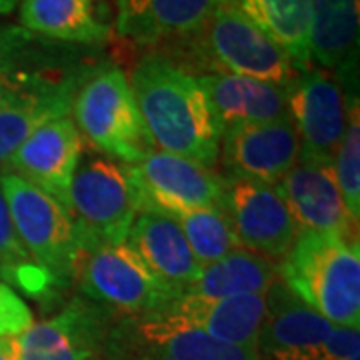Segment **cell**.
<instances>
[{
    "label": "cell",
    "instance_id": "6da1fadb",
    "mask_svg": "<svg viewBox=\"0 0 360 360\" xmlns=\"http://www.w3.org/2000/svg\"><path fill=\"white\" fill-rule=\"evenodd\" d=\"M129 82L158 150L208 168L219 162L222 132L193 72L165 54H148L132 70Z\"/></svg>",
    "mask_w": 360,
    "mask_h": 360
},
{
    "label": "cell",
    "instance_id": "7a4b0ae2",
    "mask_svg": "<svg viewBox=\"0 0 360 360\" xmlns=\"http://www.w3.org/2000/svg\"><path fill=\"white\" fill-rule=\"evenodd\" d=\"M278 278L333 326L360 328L359 243L300 231L278 266Z\"/></svg>",
    "mask_w": 360,
    "mask_h": 360
},
{
    "label": "cell",
    "instance_id": "3957f363",
    "mask_svg": "<svg viewBox=\"0 0 360 360\" xmlns=\"http://www.w3.org/2000/svg\"><path fill=\"white\" fill-rule=\"evenodd\" d=\"M80 136L122 165H139L155 150L124 70L92 72L78 89L72 110Z\"/></svg>",
    "mask_w": 360,
    "mask_h": 360
},
{
    "label": "cell",
    "instance_id": "277c9868",
    "mask_svg": "<svg viewBox=\"0 0 360 360\" xmlns=\"http://www.w3.org/2000/svg\"><path fill=\"white\" fill-rule=\"evenodd\" d=\"M141 210L129 165L103 156L78 162L68 191V212L78 252L98 245L127 243Z\"/></svg>",
    "mask_w": 360,
    "mask_h": 360
},
{
    "label": "cell",
    "instance_id": "5b68a950",
    "mask_svg": "<svg viewBox=\"0 0 360 360\" xmlns=\"http://www.w3.org/2000/svg\"><path fill=\"white\" fill-rule=\"evenodd\" d=\"M180 46L196 54L200 63H208L214 72L255 78L281 89H288L300 75L269 34L226 2L220 4L198 37Z\"/></svg>",
    "mask_w": 360,
    "mask_h": 360
},
{
    "label": "cell",
    "instance_id": "8992f818",
    "mask_svg": "<svg viewBox=\"0 0 360 360\" xmlns=\"http://www.w3.org/2000/svg\"><path fill=\"white\" fill-rule=\"evenodd\" d=\"M0 191L8 206L14 231L32 262L51 281L52 288L75 278L78 246L70 212L52 196L14 174H0Z\"/></svg>",
    "mask_w": 360,
    "mask_h": 360
},
{
    "label": "cell",
    "instance_id": "52a82bcc",
    "mask_svg": "<svg viewBox=\"0 0 360 360\" xmlns=\"http://www.w3.org/2000/svg\"><path fill=\"white\" fill-rule=\"evenodd\" d=\"M75 276L84 298L127 319L160 314L179 296L156 278L129 243L80 250Z\"/></svg>",
    "mask_w": 360,
    "mask_h": 360
},
{
    "label": "cell",
    "instance_id": "ba28073f",
    "mask_svg": "<svg viewBox=\"0 0 360 360\" xmlns=\"http://www.w3.org/2000/svg\"><path fill=\"white\" fill-rule=\"evenodd\" d=\"M104 350L110 360H262L257 348L222 342L162 314L127 319L110 328Z\"/></svg>",
    "mask_w": 360,
    "mask_h": 360
},
{
    "label": "cell",
    "instance_id": "9c48e42d",
    "mask_svg": "<svg viewBox=\"0 0 360 360\" xmlns=\"http://www.w3.org/2000/svg\"><path fill=\"white\" fill-rule=\"evenodd\" d=\"M75 46L40 39L18 25H0V106L30 90L98 70Z\"/></svg>",
    "mask_w": 360,
    "mask_h": 360
},
{
    "label": "cell",
    "instance_id": "30bf717a",
    "mask_svg": "<svg viewBox=\"0 0 360 360\" xmlns=\"http://www.w3.org/2000/svg\"><path fill=\"white\" fill-rule=\"evenodd\" d=\"M220 208L245 250L264 258H284L295 245L298 226L276 184L224 179Z\"/></svg>",
    "mask_w": 360,
    "mask_h": 360
},
{
    "label": "cell",
    "instance_id": "8fae6325",
    "mask_svg": "<svg viewBox=\"0 0 360 360\" xmlns=\"http://www.w3.org/2000/svg\"><path fill=\"white\" fill-rule=\"evenodd\" d=\"M129 168L141 210H155L170 219L184 210L222 205L224 179L188 158L155 148Z\"/></svg>",
    "mask_w": 360,
    "mask_h": 360
},
{
    "label": "cell",
    "instance_id": "7c38bea8",
    "mask_svg": "<svg viewBox=\"0 0 360 360\" xmlns=\"http://www.w3.org/2000/svg\"><path fill=\"white\" fill-rule=\"evenodd\" d=\"M112 319V310L75 298L54 316L32 322L14 336L18 360H98Z\"/></svg>",
    "mask_w": 360,
    "mask_h": 360
},
{
    "label": "cell",
    "instance_id": "4fadbf2b",
    "mask_svg": "<svg viewBox=\"0 0 360 360\" xmlns=\"http://www.w3.org/2000/svg\"><path fill=\"white\" fill-rule=\"evenodd\" d=\"M286 104L300 139V156L333 162L348 110L338 80L322 68H309L286 89Z\"/></svg>",
    "mask_w": 360,
    "mask_h": 360
},
{
    "label": "cell",
    "instance_id": "5bb4252c",
    "mask_svg": "<svg viewBox=\"0 0 360 360\" xmlns=\"http://www.w3.org/2000/svg\"><path fill=\"white\" fill-rule=\"evenodd\" d=\"M276 186L298 232H330L340 234L350 243H359V220L350 217L345 205L333 162L300 156Z\"/></svg>",
    "mask_w": 360,
    "mask_h": 360
},
{
    "label": "cell",
    "instance_id": "9a60e30c",
    "mask_svg": "<svg viewBox=\"0 0 360 360\" xmlns=\"http://www.w3.org/2000/svg\"><path fill=\"white\" fill-rule=\"evenodd\" d=\"M82 136L70 116L56 118L26 139L2 167L68 210L70 180L80 162Z\"/></svg>",
    "mask_w": 360,
    "mask_h": 360
},
{
    "label": "cell",
    "instance_id": "2e32d148",
    "mask_svg": "<svg viewBox=\"0 0 360 360\" xmlns=\"http://www.w3.org/2000/svg\"><path fill=\"white\" fill-rule=\"evenodd\" d=\"M220 156L236 179L278 184L300 158V139L292 118L246 124L222 132Z\"/></svg>",
    "mask_w": 360,
    "mask_h": 360
},
{
    "label": "cell",
    "instance_id": "e0dca14e",
    "mask_svg": "<svg viewBox=\"0 0 360 360\" xmlns=\"http://www.w3.org/2000/svg\"><path fill=\"white\" fill-rule=\"evenodd\" d=\"M266 312L257 350L262 360H307L335 328L276 278L264 295Z\"/></svg>",
    "mask_w": 360,
    "mask_h": 360
},
{
    "label": "cell",
    "instance_id": "ac0fdd59",
    "mask_svg": "<svg viewBox=\"0 0 360 360\" xmlns=\"http://www.w3.org/2000/svg\"><path fill=\"white\" fill-rule=\"evenodd\" d=\"M224 0H116V32L136 44H186Z\"/></svg>",
    "mask_w": 360,
    "mask_h": 360
},
{
    "label": "cell",
    "instance_id": "d6986e66",
    "mask_svg": "<svg viewBox=\"0 0 360 360\" xmlns=\"http://www.w3.org/2000/svg\"><path fill=\"white\" fill-rule=\"evenodd\" d=\"M264 312H266L264 295L229 296V298H200L193 295H180L160 314L180 324L194 326L222 342L257 348Z\"/></svg>",
    "mask_w": 360,
    "mask_h": 360
},
{
    "label": "cell",
    "instance_id": "ffe728a7",
    "mask_svg": "<svg viewBox=\"0 0 360 360\" xmlns=\"http://www.w3.org/2000/svg\"><path fill=\"white\" fill-rule=\"evenodd\" d=\"M360 0H310V60L333 70L340 89H356Z\"/></svg>",
    "mask_w": 360,
    "mask_h": 360
},
{
    "label": "cell",
    "instance_id": "44dd1931",
    "mask_svg": "<svg viewBox=\"0 0 360 360\" xmlns=\"http://www.w3.org/2000/svg\"><path fill=\"white\" fill-rule=\"evenodd\" d=\"M127 243L156 278L179 296L198 278V260L179 224L165 214L141 210L132 222Z\"/></svg>",
    "mask_w": 360,
    "mask_h": 360
},
{
    "label": "cell",
    "instance_id": "7402d4cb",
    "mask_svg": "<svg viewBox=\"0 0 360 360\" xmlns=\"http://www.w3.org/2000/svg\"><path fill=\"white\" fill-rule=\"evenodd\" d=\"M198 82L219 120L220 132L288 118L286 89L231 72L200 75Z\"/></svg>",
    "mask_w": 360,
    "mask_h": 360
},
{
    "label": "cell",
    "instance_id": "603a6c76",
    "mask_svg": "<svg viewBox=\"0 0 360 360\" xmlns=\"http://www.w3.org/2000/svg\"><path fill=\"white\" fill-rule=\"evenodd\" d=\"M90 75L52 82L0 106V165H4L40 127L70 115L78 89Z\"/></svg>",
    "mask_w": 360,
    "mask_h": 360
},
{
    "label": "cell",
    "instance_id": "cb8c5ba5",
    "mask_svg": "<svg viewBox=\"0 0 360 360\" xmlns=\"http://www.w3.org/2000/svg\"><path fill=\"white\" fill-rule=\"evenodd\" d=\"M20 26L63 44L96 46L112 37L96 16L94 0H20Z\"/></svg>",
    "mask_w": 360,
    "mask_h": 360
},
{
    "label": "cell",
    "instance_id": "d4e9b609",
    "mask_svg": "<svg viewBox=\"0 0 360 360\" xmlns=\"http://www.w3.org/2000/svg\"><path fill=\"white\" fill-rule=\"evenodd\" d=\"M283 49L298 72L310 68V0H224Z\"/></svg>",
    "mask_w": 360,
    "mask_h": 360
},
{
    "label": "cell",
    "instance_id": "484cf974",
    "mask_svg": "<svg viewBox=\"0 0 360 360\" xmlns=\"http://www.w3.org/2000/svg\"><path fill=\"white\" fill-rule=\"evenodd\" d=\"M278 278V266L270 258L236 248L226 257L200 266L198 278L182 295L200 298H229V296L266 295Z\"/></svg>",
    "mask_w": 360,
    "mask_h": 360
},
{
    "label": "cell",
    "instance_id": "4316f807",
    "mask_svg": "<svg viewBox=\"0 0 360 360\" xmlns=\"http://www.w3.org/2000/svg\"><path fill=\"white\" fill-rule=\"evenodd\" d=\"M170 219L180 226L200 266L210 264L219 258L226 257L232 250L240 248L232 234L229 219L220 206L184 210Z\"/></svg>",
    "mask_w": 360,
    "mask_h": 360
},
{
    "label": "cell",
    "instance_id": "83f0119b",
    "mask_svg": "<svg viewBox=\"0 0 360 360\" xmlns=\"http://www.w3.org/2000/svg\"><path fill=\"white\" fill-rule=\"evenodd\" d=\"M348 103L347 129L342 134V141L338 144L333 167H335L336 180L340 186V193L345 198L350 217L359 220L360 217V108L359 94L345 92Z\"/></svg>",
    "mask_w": 360,
    "mask_h": 360
},
{
    "label": "cell",
    "instance_id": "f1b7e54d",
    "mask_svg": "<svg viewBox=\"0 0 360 360\" xmlns=\"http://www.w3.org/2000/svg\"><path fill=\"white\" fill-rule=\"evenodd\" d=\"M0 270L6 278L22 286L26 292H51V281L32 262L14 231L4 194L0 191Z\"/></svg>",
    "mask_w": 360,
    "mask_h": 360
},
{
    "label": "cell",
    "instance_id": "f546056e",
    "mask_svg": "<svg viewBox=\"0 0 360 360\" xmlns=\"http://www.w3.org/2000/svg\"><path fill=\"white\" fill-rule=\"evenodd\" d=\"M32 324V312L11 286L0 283V338H13Z\"/></svg>",
    "mask_w": 360,
    "mask_h": 360
},
{
    "label": "cell",
    "instance_id": "4dcf8cb0",
    "mask_svg": "<svg viewBox=\"0 0 360 360\" xmlns=\"http://www.w3.org/2000/svg\"><path fill=\"white\" fill-rule=\"evenodd\" d=\"M360 328L356 326H335L307 360H352L359 359Z\"/></svg>",
    "mask_w": 360,
    "mask_h": 360
},
{
    "label": "cell",
    "instance_id": "1f68e13d",
    "mask_svg": "<svg viewBox=\"0 0 360 360\" xmlns=\"http://www.w3.org/2000/svg\"><path fill=\"white\" fill-rule=\"evenodd\" d=\"M0 360H18L14 336L13 338H0Z\"/></svg>",
    "mask_w": 360,
    "mask_h": 360
},
{
    "label": "cell",
    "instance_id": "d6a6232c",
    "mask_svg": "<svg viewBox=\"0 0 360 360\" xmlns=\"http://www.w3.org/2000/svg\"><path fill=\"white\" fill-rule=\"evenodd\" d=\"M18 2H20V0H0V16L13 13Z\"/></svg>",
    "mask_w": 360,
    "mask_h": 360
}]
</instances>
